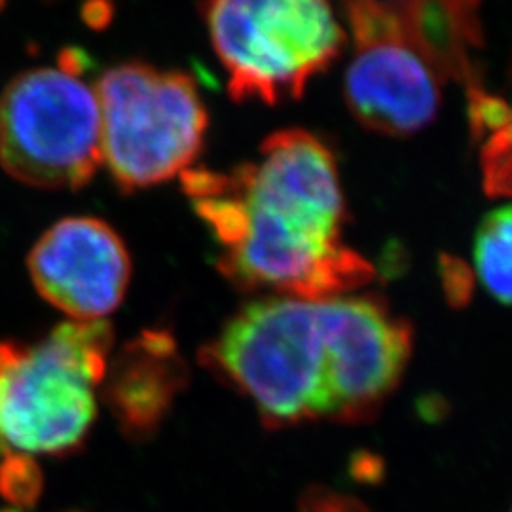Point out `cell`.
I'll list each match as a JSON object with an SVG mask.
<instances>
[{"label":"cell","mask_w":512,"mask_h":512,"mask_svg":"<svg viewBox=\"0 0 512 512\" xmlns=\"http://www.w3.org/2000/svg\"><path fill=\"white\" fill-rule=\"evenodd\" d=\"M484 186L492 196L509 194L511 186V128L501 129L482 143Z\"/></svg>","instance_id":"13"},{"label":"cell","mask_w":512,"mask_h":512,"mask_svg":"<svg viewBox=\"0 0 512 512\" xmlns=\"http://www.w3.org/2000/svg\"><path fill=\"white\" fill-rule=\"evenodd\" d=\"M442 78L478 86L475 55L484 46L480 0L391 2Z\"/></svg>","instance_id":"11"},{"label":"cell","mask_w":512,"mask_h":512,"mask_svg":"<svg viewBox=\"0 0 512 512\" xmlns=\"http://www.w3.org/2000/svg\"><path fill=\"white\" fill-rule=\"evenodd\" d=\"M27 264L40 296L73 321H103L122 304L131 277L124 241L93 217L55 222Z\"/></svg>","instance_id":"9"},{"label":"cell","mask_w":512,"mask_h":512,"mask_svg":"<svg viewBox=\"0 0 512 512\" xmlns=\"http://www.w3.org/2000/svg\"><path fill=\"white\" fill-rule=\"evenodd\" d=\"M385 2H399V0H385Z\"/></svg>","instance_id":"18"},{"label":"cell","mask_w":512,"mask_h":512,"mask_svg":"<svg viewBox=\"0 0 512 512\" xmlns=\"http://www.w3.org/2000/svg\"><path fill=\"white\" fill-rule=\"evenodd\" d=\"M202 363L255 404L268 427L330 420L319 302L266 296L247 304L205 346Z\"/></svg>","instance_id":"2"},{"label":"cell","mask_w":512,"mask_h":512,"mask_svg":"<svg viewBox=\"0 0 512 512\" xmlns=\"http://www.w3.org/2000/svg\"><path fill=\"white\" fill-rule=\"evenodd\" d=\"M327 344L330 420L376 416L401 382L412 353V327L374 294L319 300Z\"/></svg>","instance_id":"8"},{"label":"cell","mask_w":512,"mask_h":512,"mask_svg":"<svg viewBox=\"0 0 512 512\" xmlns=\"http://www.w3.org/2000/svg\"><path fill=\"white\" fill-rule=\"evenodd\" d=\"M300 512H370L365 505L351 497L338 494L329 488L313 486L300 497Z\"/></svg>","instance_id":"16"},{"label":"cell","mask_w":512,"mask_h":512,"mask_svg":"<svg viewBox=\"0 0 512 512\" xmlns=\"http://www.w3.org/2000/svg\"><path fill=\"white\" fill-rule=\"evenodd\" d=\"M202 16L236 101L298 99L346 46L330 0H203Z\"/></svg>","instance_id":"4"},{"label":"cell","mask_w":512,"mask_h":512,"mask_svg":"<svg viewBox=\"0 0 512 512\" xmlns=\"http://www.w3.org/2000/svg\"><path fill=\"white\" fill-rule=\"evenodd\" d=\"M511 226V207H499L482 220L475 239L478 279L503 306L511 300Z\"/></svg>","instance_id":"12"},{"label":"cell","mask_w":512,"mask_h":512,"mask_svg":"<svg viewBox=\"0 0 512 512\" xmlns=\"http://www.w3.org/2000/svg\"><path fill=\"white\" fill-rule=\"evenodd\" d=\"M442 281L454 306H463L469 300L473 281L465 264H461L456 258H442Z\"/></svg>","instance_id":"17"},{"label":"cell","mask_w":512,"mask_h":512,"mask_svg":"<svg viewBox=\"0 0 512 512\" xmlns=\"http://www.w3.org/2000/svg\"><path fill=\"white\" fill-rule=\"evenodd\" d=\"M184 192L219 241V268L243 291L300 300L355 293L376 272L342 241L346 202L329 148L304 129L270 135L255 164L186 169Z\"/></svg>","instance_id":"1"},{"label":"cell","mask_w":512,"mask_h":512,"mask_svg":"<svg viewBox=\"0 0 512 512\" xmlns=\"http://www.w3.org/2000/svg\"><path fill=\"white\" fill-rule=\"evenodd\" d=\"M353 40L346 103L361 126L404 137L439 114L444 78L385 0H344Z\"/></svg>","instance_id":"7"},{"label":"cell","mask_w":512,"mask_h":512,"mask_svg":"<svg viewBox=\"0 0 512 512\" xmlns=\"http://www.w3.org/2000/svg\"><path fill=\"white\" fill-rule=\"evenodd\" d=\"M112 330L105 321H67L37 346L0 342V444L25 454L82 446L97 414Z\"/></svg>","instance_id":"3"},{"label":"cell","mask_w":512,"mask_h":512,"mask_svg":"<svg viewBox=\"0 0 512 512\" xmlns=\"http://www.w3.org/2000/svg\"><path fill=\"white\" fill-rule=\"evenodd\" d=\"M186 378L175 338L165 330H147L122 349L101 385L120 429L131 439H148L160 429Z\"/></svg>","instance_id":"10"},{"label":"cell","mask_w":512,"mask_h":512,"mask_svg":"<svg viewBox=\"0 0 512 512\" xmlns=\"http://www.w3.org/2000/svg\"><path fill=\"white\" fill-rule=\"evenodd\" d=\"M38 473L27 459L10 458L0 471V486L14 501H29L38 492Z\"/></svg>","instance_id":"15"},{"label":"cell","mask_w":512,"mask_h":512,"mask_svg":"<svg viewBox=\"0 0 512 512\" xmlns=\"http://www.w3.org/2000/svg\"><path fill=\"white\" fill-rule=\"evenodd\" d=\"M101 162L99 103L80 78L76 55L18 74L0 93V165L12 179L78 190Z\"/></svg>","instance_id":"6"},{"label":"cell","mask_w":512,"mask_h":512,"mask_svg":"<svg viewBox=\"0 0 512 512\" xmlns=\"http://www.w3.org/2000/svg\"><path fill=\"white\" fill-rule=\"evenodd\" d=\"M101 160L122 190H141L183 175L198 158L207 110L192 76L122 63L95 88Z\"/></svg>","instance_id":"5"},{"label":"cell","mask_w":512,"mask_h":512,"mask_svg":"<svg viewBox=\"0 0 512 512\" xmlns=\"http://www.w3.org/2000/svg\"><path fill=\"white\" fill-rule=\"evenodd\" d=\"M0 446H2V444H0Z\"/></svg>","instance_id":"19"},{"label":"cell","mask_w":512,"mask_h":512,"mask_svg":"<svg viewBox=\"0 0 512 512\" xmlns=\"http://www.w3.org/2000/svg\"><path fill=\"white\" fill-rule=\"evenodd\" d=\"M469 90V122L475 137H490L501 129L511 128L509 107L490 95L484 88L473 86Z\"/></svg>","instance_id":"14"}]
</instances>
